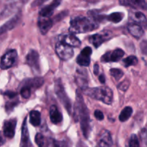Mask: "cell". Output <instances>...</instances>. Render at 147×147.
I'll return each mask as SVG.
<instances>
[{"label":"cell","mask_w":147,"mask_h":147,"mask_svg":"<svg viewBox=\"0 0 147 147\" xmlns=\"http://www.w3.org/2000/svg\"><path fill=\"white\" fill-rule=\"evenodd\" d=\"M124 17V14L122 12H113L111 13L109 15L106 16V20L107 21L111 22L113 23H119L120 22L122 21V20L123 19Z\"/></svg>","instance_id":"26"},{"label":"cell","mask_w":147,"mask_h":147,"mask_svg":"<svg viewBox=\"0 0 147 147\" xmlns=\"http://www.w3.org/2000/svg\"><path fill=\"white\" fill-rule=\"evenodd\" d=\"M141 49H142V51L143 52L144 54H146L147 51V44L146 40H144L142 43H141Z\"/></svg>","instance_id":"37"},{"label":"cell","mask_w":147,"mask_h":147,"mask_svg":"<svg viewBox=\"0 0 147 147\" xmlns=\"http://www.w3.org/2000/svg\"><path fill=\"white\" fill-rule=\"evenodd\" d=\"M111 76H113L116 80H119L123 76V72L118 68H111L110 70Z\"/></svg>","instance_id":"29"},{"label":"cell","mask_w":147,"mask_h":147,"mask_svg":"<svg viewBox=\"0 0 147 147\" xmlns=\"http://www.w3.org/2000/svg\"><path fill=\"white\" fill-rule=\"evenodd\" d=\"M50 118L52 123L54 124H58L63 121V115L55 105L51 106L50 109Z\"/></svg>","instance_id":"22"},{"label":"cell","mask_w":147,"mask_h":147,"mask_svg":"<svg viewBox=\"0 0 147 147\" xmlns=\"http://www.w3.org/2000/svg\"><path fill=\"white\" fill-rule=\"evenodd\" d=\"M19 103V100H13V101H10V102H7L5 105V109L7 113H10V112L14 110V108L18 105Z\"/></svg>","instance_id":"31"},{"label":"cell","mask_w":147,"mask_h":147,"mask_svg":"<svg viewBox=\"0 0 147 147\" xmlns=\"http://www.w3.org/2000/svg\"><path fill=\"white\" fill-rule=\"evenodd\" d=\"M55 90L57 96L58 97L59 100H60L64 107L65 108L66 110L68 111L70 114L72 113V103L71 100L69 98L67 95L66 94L65 90L63 85L62 83V80L60 79H58L55 83Z\"/></svg>","instance_id":"4"},{"label":"cell","mask_w":147,"mask_h":147,"mask_svg":"<svg viewBox=\"0 0 147 147\" xmlns=\"http://www.w3.org/2000/svg\"><path fill=\"white\" fill-rule=\"evenodd\" d=\"M128 30L130 32V34L136 39L141 38L144 34V29L139 24L133 22L130 23L128 25Z\"/></svg>","instance_id":"21"},{"label":"cell","mask_w":147,"mask_h":147,"mask_svg":"<svg viewBox=\"0 0 147 147\" xmlns=\"http://www.w3.org/2000/svg\"><path fill=\"white\" fill-rule=\"evenodd\" d=\"M4 96H7V97H9V98H14L15 96H17V93L15 92H13V91H6L5 93H4Z\"/></svg>","instance_id":"38"},{"label":"cell","mask_w":147,"mask_h":147,"mask_svg":"<svg viewBox=\"0 0 147 147\" xmlns=\"http://www.w3.org/2000/svg\"><path fill=\"white\" fill-rule=\"evenodd\" d=\"M52 147H71V144L67 140H53Z\"/></svg>","instance_id":"28"},{"label":"cell","mask_w":147,"mask_h":147,"mask_svg":"<svg viewBox=\"0 0 147 147\" xmlns=\"http://www.w3.org/2000/svg\"><path fill=\"white\" fill-rule=\"evenodd\" d=\"M62 2V0H53L49 5L43 7L39 12L40 17H45V18H50L54 13L55 9L59 7Z\"/></svg>","instance_id":"12"},{"label":"cell","mask_w":147,"mask_h":147,"mask_svg":"<svg viewBox=\"0 0 147 147\" xmlns=\"http://www.w3.org/2000/svg\"><path fill=\"white\" fill-rule=\"evenodd\" d=\"M99 24L92 18L78 16L70 20L69 30L72 33H86L98 28Z\"/></svg>","instance_id":"2"},{"label":"cell","mask_w":147,"mask_h":147,"mask_svg":"<svg viewBox=\"0 0 147 147\" xmlns=\"http://www.w3.org/2000/svg\"><path fill=\"white\" fill-rule=\"evenodd\" d=\"M30 122L34 126H40L41 123V114L38 111L33 110L30 111Z\"/></svg>","instance_id":"24"},{"label":"cell","mask_w":147,"mask_h":147,"mask_svg":"<svg viewBox=\"0 0 147 147\" xmlns=\"http://www.w3.org/2000/svg\"><path fill=\"white\" fill-rule=\"evenodd\" d=\"M17 126V119H12L10 120H7L4 121L3 125V134L5 137L11 138L14 137L15 134V129Z\"/></svg>","instance_id":"11"},{"label":"cell","mask_w":147,"mask_h":147,"mask_svg":"<svg viewBox=\"0 0 147 147\" xmlns=\"http://www.w3.org/2000/svg\"><path fill=\"white\" fill-rule=\"evenodd\" d=\"M20 21V14H17V15L14 16V17H12L11 19H10L9 21H7V22L4 23L3 25H1L0 27V35L4 33L7 32L9 30H11L14 28L15 26H17V24H18L19 22Z\"/></svg>","instance_id":"18"},{"label":"cell","mask_w":147,"mask_h":147,"mask_svg":"<svg viewBox=\"0 0 147 147\" xmlns=\"http://www.w3.org/2000/svg\"><path fill=\"white\" fill-rule=\"evenodd\" d=\"M129 17L133 23L139 24L143 29L146 28L147 20L144 14L141 11H131L129 13Z\"/></svg>","instance_id":"14"},{"label":"cell","mask_w":147,"mask_h":147,"mask_svg":"<svg viewBox=\"0 0 147 147\" xmlns=\"http://www.w3.org/2000/svg\"><path fill=\"white\" fill-rule=\"evenodd\" d=\"M133 113V109L130 106H126L122 110L119 115V120L121 122H125L128 121V119L131 116Z\"/></svg>","instance_id":"25"},{"label":"cell","mask_w":147,"mask_h":147,"mask_svg":"<svg viewBox=\"0 0 147 147\" xmlns=\"http://www.w3.org/2000/svg\"><path fill=\"white\" fill-rule=\"evenodd\" d=\"M55 52L58 57L63 60H68L71 58L74 55L73 47L59 42L56 44Z\"/></svg>","instance_id":"6"},{"label":"cell","mask_w":147,"mask_h":147,"mask_svg":"<svg viewBox=\"0 0 147 147\" xmlns=\"http://www.w3.org/2000/svg\"><path fill=\"white\" fill-rule=\"evenodd\" d=\"M26 63L34 73H40V55L36 50H32L26 56Z\"/></svg>","instance_id":"7"},{"label":"cell","mask_w":147,"mask_h":147,"mask_svg":"<svg viewBox=\"0 0 147 147\" xmlns=\"http://www.w3.org/2000/svg\"><path fill=\"white\" fill-rule=\"evenodd\" d=\"M129 86H130V82L128 80H126L119 83V86H118V89H119L121 91H126V90H128Z\"/></svg>","instance_id":"34"},{"label":"cell","mask_w":147,"mask_h":147,"mask_svg":"<svg viewBox=\"0 0 147 147\" xmlns=\"http://www.w3.org/2000/svg\"><path fill=\"white\" fill-rule=\"evenodd\" d=\"M98 144L99 147H111L113 145L111 135L109 131H104L99 137Z\"/></svg>","instance_id":"19"},{"label":"cell","mask_w":147,"mask_h":147,"mask_svg":"<svg viewBox=\"0 0 147 147\" xmlns=\"http://www.w3.org/2000/svg\"><path fill=\"white\" fill-rule=\"evenodd\" d=\"M94 116L96 119L98 121H102L104 119V116H103V113H102L99 110H96L94 112Z\"/></svg>","instance_id":"36"},{"label":"cell","mask_w":147,"mask_h":147,"mask_svg":"<svg viewBox=\"0 0 147 147\" xmlns=\"http://www.w3.org/2000/svg\"><path fill=\"white\" fill-rule=\"evenodd\" d=\"M76 147H88V146L86 144L83 143V142L80 141V142H79L78 143L77 146H76Z\"/></svg>","instance_id":"41"},{"label":"cell","mask_w":147,"mask_h":147,"mask_svg":"<svg viewBox=\"0 0 147 147\" xmlns=\"http://www.w3.org/2000/svg\"><path fill=\"white\" fill-rule=\"evenodd\" d=\"M17 58V53L16 50H10L1 57L0 61V67L2 70H7L12 67L16 63Z\"/></svg>","instance_id":"5"},{"label":"cell","mask_w":147,"mask_h":147,"mask_svg":"<svg viewBox=\"0 0 147 147\" xmlns=\"http://www.w3.org/2000/svg\"><path fill=\"white\" fill-rule=\"evenodd\" d=\"M20 95L24 98H29L31 96V89L28 87H22L20 90Z\"/></svg>","instance_id":"33"},{"label":"cell","mask_w":147,"mask_h":147,"mask_svg":"<svg viewBox=\"0 0 147 147\" xmlns=\"http://www.w3.org/2000/svg\"><path fill=\"white\" fill-rule=\"evenodd\" d=\"M83 91L86 96L102 101L105 104L111 105L113 101V91L111 89L106 86L86 88Z\"/></svg>","instance_id":"3"},{"label":"cell","mask_w":147,"mask_h":147,"mask_svg":"<svg viewBox=\"0 0 147 147\" xmlns=\"http://www.w3.org/2000/svg\"><path fill=\"white\" fill-rule=\"evenodd\" d=\"M71 47H78L81 45L80 40L73 34H65L60 36V41Z\"/></svg>","instance_id":"16"},{"label":"cell","mask_w":147,"mask_h":147,"mask_svg":"<svg viewBox=\"0 0 147 147\" xmlns=\"http://www.w3.org/2000/svg\"><path fill=\"white\" fill-rule=\"evenodd\" d=\"M112 33L109 31L103 32L93 34L89 37V42L94 46L95 47H99L103 42L109 40L111 37Z\"/></svg>","instance_id":"9"},{"label":"cell","mask_w":147,"mask_h":147,"mask_svg":"<svg viewBox=\"0 0 147 147\" xmlns=\"http://www.w3.org/2000/svg\"><path fill=\"white\" fill-rule=\"evenodd\" d=\"M47 0H34L32 1L31 4V7H40V6L42 5L45 2H46Z\"/></svg>","instance_id":"35"},{"label":"cell","mask_w":147,"mask_h":147,"mask_svg":"<svg viewBox=\"0 0 147 147\" xmlns=\"http://www.w3.org/2000/svg\"><path fill=\"white\" fill-rule=\"evenodd\" d=\"M125 53L122 49L118 48L111 52H107L102 56L101 60L103 63H109V62H118L120 60L124 55Z\"/></svg>","instance_id":"8"},{"label":"cell","mask_w":147,"mask_h":147,"mask_svg":"<svg viewBox=\"0 0 147 147\" xmlns=\"http://www.w3.org/2000/svg\"><path fill=\"white\" fill-rule=\"evenodd\" d=\"M99 81L101 83H106V78H105V76L103 74H100V76H99Z\"/></svg>","instance_id":"40"},{"label":"cell","mask_w":147,"mask_h":147,"mask_svg":"<svg viewBox=\"0 0 147 147\" xmlns=\"http://www.w3.org/2000/svg\"><path fill=\"white\" fill-rule=\"evenodd\" d=\"M20 147H33L30 139L28 128L27 124V118H25L23 121L22 127V136L20 142Z\"/></svg>","instance_id":"15"},{"label":"cell","mask_w":147,"mask_h":147,"mask_svg":"<svg viewBox=\"0 0 147 147\" xmlns=\"http://www.w3.org/2000/svg\"><path fill=\"white\" fill-rule=\"evenodd\" d=\"M37 24H38V27L42 34H46L47 32L53 27V20L50 18H45V17H40L38 22H37Z\"/></svg>","instance_id":"17"},{"label":"cell","mask_w":147,"mask_h":147,"mask_svg":"<svg viewBox=\"0 0 147 147\" xmlns=\"http://www.w3.org/2000/svg\"><path fill=\"white\" fill-rule=\"evenodd\" d=\"M123 65L126 67L136 65L138 63V58L134 55H130L123 60Z\"/></svg>","instance_id":"27"},{"label":"cell","mask_w":147,"mask_h":147,"mask_svg":"<svg viewBox=\"0 0 147 147\" xmlns=\"http://www.w3.org/2000/svg\"><path fill=\"white\" fill-rule=\"evenodd\" d=\"M45 80L42 78H34L32 79H27L25 80L22 84V87H28L30 89L32 88H38L41 87L44 83Z\"/></svg>","instance_id":"20"},{"label":"cell","mask_w":147,"mask_h":147,"mask_svg":"<svg viewBox=\"0 0 147 147\" xmlns=\"http://www.w3.org/2000/svg\"><path fill=\"white\" fill-rule=\"evenodd\" d=\"M73 117L76 122L80 121V129L86 139L88 138L90 133V117L88 109L85 103L80 92H76V100L73 109Z\"/></svg>","instance_id":"1"},{"label":"cell","mask_w":147,"mask_h":147,"mask_svg":"<svg viewBox=\"0 0 147 147\" xmlns=\"http://www.w3.org/2000/svg\"><path fill=\"white\" fill-rule=\"evenodd\" d=\"M34 141H35L36 144L38 146V147H44L45 139L44 136L42 134H37L35 136V138H34Z\"/></svg>","instance_id":"32"},{"label":"cell","mask_w":147,"mask_h":147,"mask_svg":"<svg viewBox=\"0 0 147 147\" xmlns=\"http://www.w3.org/2000/svg\"><path fill=\"white\" fill-rule=\"evenodd\" d=\"M4 143H5V139H4V137H3V136L1 135V134L0 133V146H2Z\"/></svg>","instance_id":"42"},{"label":"cell","mask_w":147,"mask_h":147,"mask_svg":"<svg viewBox=\"0 0 147 147\" xmlns=\"http://www.w3.org/2000/svg\"><path fill=\"white\" fill-rule=\"evenodd\" d=\"M93 73H94V75L97 76L99 73V65L98 64H95L94 66H93Z\"/></svg>","instance_id":"39"},{"label":"cell","mask_w":147,"mask_h":147,"mask_svg":"<svg viewBox=\"0 0 147 147\" xmlns=\"http://www.w3.org/2000/svg\"><path fill=\"white\" fill-rule=\"evenodd\" d=\"M119 4L136 9L146 10L147 9L146 0H119Z\"/></svg>","instance_id":"13"},{"label":"cell","mask_w":147,"mask_h":147,"mask_svg":"<svg viewBox=\"0 0 147 147\" xmlns=\"http://www.w3.org/2000/svg\"><path fill=\"white\" fill-rule=\"evenodd\" d=\"M92 54V49L90 47H86L83 49L81 53L78 56L77 63L83 67H88L90 63V55Z\"/></svg>","instance_id":"10"},{"label":"cell","mask_w":147,"mask_h":147,"mask_svg":"<svg viewBox=\"0 0 147 147\" xmlns=\"http://www.w3.org/2000/svg\"><path fill=\"white\" fill-rule=\"evenodd\" d=\"M129 147H139V142L136 134H131L129 139Z\"/></svg>","instance_id":"30"},{"label":"cell","mask_w":147,"mask_h":147,"mask_svg":"<svg viewBox=\"0 0 147 147\" xmlns=\"http://www.w3.org/2000/svg\"><path fill=\"white\" fill-rule=\"evenodd\" d=\"M84 71H83L82 73H80V70H78L77 73L76 75V82L78 84V86L80 88L83 89V90L85 89L88 88V78H87V73H85Z\"/></svg>","instance_id":"23"}]
</instances>
